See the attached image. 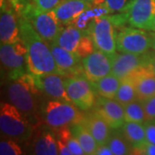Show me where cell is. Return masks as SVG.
Returning a JSON list of instances; mask_svg holds the SVG:
<instances>
[{
    "label": "cell",
    "instance_id": "obj_21",
    "mask_svg": "<svg viewBox=\"0 0 155 155\" xmlns=\"http://www.w3.org/2000/svg\"><path fill=\"white\" fill-rule=\"evenodd\" d=\"M85 32L86 31H83L72 24L67 25L62 28L54 43L67 51L76 53L79 42Z\"/></svg>",
    "mask_w": 155,
    "mask_h": 155
},
{
    "label": "cell",
    "instance_id": "obj_40",
    "mask_svg": "<svg viewBox=\"0 0 155 155\" xmlns=\"http://www.w3.org/2000/svg\"><path fill=\"white\" fill-rule=\"evenodd\" d=\"M150 35H151V39H152V48L153 49V51L155 52V32L153 31L152 33H150Z\"/></svg>",
    "mask_w": 155,
    "mask_h": 155
},
{
    "label": "cell",
    "instance_id": "obj_30",
    "mask_svg": "<svg viewBox=\"0 0 155 155\" xmlns=\"http://www.w3.org/2000/svg\"><path fill=\"white\" fill-rule=\"evenodd\" d=\"M95 49H96V47L93 42V40L86 31L84 34L83 37L79 42L76 54L83 59L84 57L88 56L89 54H91V53H93Z\"/></svg>",
    "mask_w": 155,
    "mask_h": 155
},
{
    "label": "cell",
    "instance_id": "obj_32",
    "mask_svg": "<svg viewBox=\"0 0 155 155\" xmlns=\"http://www.w3.org/2000/svg\"><path fill=\"white\" fill-rule=\"evenodd\" d=\"M132 0H105L108 8L110 13L122 12L124 13Z\"/></svg>",
    "mask_w": 155,
    "mask_h": 155
},
{
    "label": "cell",
    "instance_id": "obj_15",
    "mask_svg": "<svg viewBox=\"0 0 155 155\" xmlns=\"http://www.w3.org/2000/svg\"><path fill=\"white\" fill-rule=\"evenodd\" d=\"M49 48L54 58L57 67L61 70L63 75H78L83 70L82 58L76 53L64 49L54 42L50 43Z\"/></svg>",
    "mask_w": 155,
    "mask_h": 155
},
{
    "label": "cell",
    "instance_id": "obj_39",
    "mask_svg": "<svg viewBox=\"0 0 155 155\" xmlns=\"http://www.w3.org/2000/svg\"><path fill=\"white\" fill-rule=\"evenodd\" d=\"M148 66L155 74V53H150L148 54Z\"/></svg>",
    "mask_w": 155,
    "mask_h": 155
},
{
    "label": "cell",
    "instance_id": "obj_5",
    "mask_svg": "<svg viewBox=\"0 0 155 155\" xmlns=\"http://www.w3.org/2000/svg\"><path fill=\"white\" fill-rule=\"evenodd\" d=\"M28 50L22 39L15 43L1 44V62L9 72V77L15 80L26 74Z\"/></svg>",
    "mask_w": 155,
    "mask_h": 155
},
{
    "label": "cell",
    "instance_id": "obj_25",
    "mask_svg": "<svg viewBox=\"0 0 155 155\" xmlns=\"http://www.w3.org/2000/svg\"><path fill=\"white\" fill-rule=\"evenodd\" d=\"M121 81L122 80L119 78L110 73L99 80L93 82L92 85L100 97L106 98H115L121 84Z\"/></svg>",
    "mask_w": 155,
    "mask_h": 155
},
{
    "label": "cell",
    "instance_id": "obj_19",
    "mask_svg": "<svg viewBox=\"0 0 155 155\" xmlns=\"http://www.w3.org/2000/svg\"><path fill=\"white\" fill-rule=\"evenodd\" d=\"M111 14L110 9L106 5L105 0H93L86 10L81 13L72 25L78 28L87 31L91 23L99 17H105Z\"/></svg>",
    "mask_w": 155,
    "mask_h": 155
},
{
    "label": "cell",
    "instance_id": "obj_38",
    "mask_svg": "<svg viewBox=\"0 0 155 155\" xmlns=\"http://www.w3.org/2000/svg\"><path fill=\"white\" fill-rule=\"evenodd\" d=\"M94 154L96 155H113L112 151L110 148V147L107 144L100 145L98 146L97 149L96 150Z\"/></svg>",
    "mask_w": 155,
    "mask_h": 155
},
{
    "label": "cell",
    "instance_id": "obj_18",
    "mask_svg": "<svg viewBox=\"0 0 155 155\" xmlns=\"http://www.w3.org/2000/svg\"><path fill=\"white\" fill-rule=\"evenodd\" d=\"M91 5V2L84 0H61L54 9L56 16L64 25H72Z\"/></svg>",
    "mask_w": 155,
    "mask_h": 155
},
{
    "label": "cell",
    "instance_id": "obj_11",
    "mask_svg": "<svg viewBox=\"0 0 155 155\" xmlns=\"http://www.w3.org/2000/svg\"><path fill=\"white\" fill-rule=\"evenodd\" d=\"M148 66V54H136L130 53L113 54L111 74L121 80L130 76L138 69Z\"/></svg>",
    "mask_w": 155,
    "mask_h": 155
},
{
    "label": "cell",
    "instance_id": "obj_10",
    "mask_svg": "<svg viewBox=\"0 0 155 155\" xmlns=\"http://www.w3.org/2000/svg\"><path fill=\"white\" fill-rule=\"evenodd\" d=\"M82 64L84 76L93 83L111 73L112 54L97 49L83 58Z\"/></svg>",
    "mask_w": 155,
    "mask_h": 155
},
{
    "label": "cell",
    "instance_id": "obj_26",
    "mask_svg": "<svg viewBox=\"0 0 155 155\" xmlns=\"http://www.w3.org/2000/svg\"><path fill=\"white\" fill-rule=\"evenodd\" d=\"M115 99L121 103L123 106L138 99L135 85L130 78H126L122 79Z\"/></svg>",
    "mask_w": 155,
    "mask_h": 155
},
{
    "label": "cell",
    "instance_id": "obj_4",
    "mask_svg": "<svg viewBox=\"0 0 155 155\" xmlns=\"http://www.w3.org/2000/svg\"><path fill=\"white\" fill-rule=\"evenodd\" d=\"M77 108L72 103L52 100L43 105L41 114L48 126L58 129L83 122L84 116Z\"/></svg>",
    "mask_w": 155,
    "mask_h": 155
},
{
    "label": "cell",
    "instance_id": "obj_34",
    "mask_svg": "<svg viewBox=\"0 0 155 155\" xmlns=\"http://www.w3.org/2000/svg\"><path fill=\"white\" fill-rule=\"evenodd\" d=\"M147 121L155 120V96L143 101Z\"/></svg>",
    "mask_w": 155,
    "mask_h": 155
},
{
    "label": "cell",
    "instance_id": "obj_35",
    "mask_svg": "<svg viewBox=\"0 0 155 155\" xmlns=\"http://www.w3.org/2000/svg\"><path fill=\"white\" fill-rule=\"evenodd\" d=\"M144 125L147 142L155 144V120L146 121L144 122Z\"/></svg>",
    "mask_w": 155,
    "mask_h": 155
},
{
    "label": "cell",
    "instance_id": "obj_28",
    "mask_svg": "<svg viewBox=\"0 0 155 155\" xmlns=\"http://www.w3.org/2000/svg\"><path fill=\"white\" fill-rule=\"evenodd\" d=\"M57 138L61 140L62 141H64L67 144L72 155L85 154L79 141L75 137V135L72 134L71 128L68 127V126L58 128Z\"/></svg>",
    "mask_w": 155,
    "mask_h": 155
},
{
    "label": "cell",
    "instance_id": "obj_27",
    "mask_svg": "<svg viewBox=\"0 0 155 155\" xmlns=\"http://www.w3.org/2000/svg\"><path fill=\"white\" fill-rule=\"evenodd\" d=\"M125 122H140L144 123L147 121L143 102L135 100L124 105Z\"/></svg>",
    "mask_w": 155,
    "mask_h": 155
},
{
    "label": "cell",
    "instance_id": "obj_29",
    "mask_svg": "<svg viewBox=\"0 0 155 155\" xmlns=\"http://www.w3.org/2000/svg\"><path fill=\"white\" fill-rule=\"evenodd\" d=\"M129 142L124 134L119 133H114L110 134V139L107 142V145L110 147V148L112 151L113 154L115 155H125L132 153L131 152L133 149H131L129 147Z\"/></svg>",
    "mask_w": 155,
    "mask_h": 155
},
{
    "label": "cell",
    "instance_id": "obj_23",
    "mask_svg": "<svg viewBox=\"0 0 155 155\" xmlns=\"http://www.w3.org/2000/svg\"><path fill=\"white\" fill-rule=\"evenodd\" d=\"M35 154L38 155H57L59 154L57 139L53 134L44 131L35 140L33 145Z\"/></svg>",
    "mask_w": 155,
    "mask_h": 155
},
{
    "label": "cell",
    "instance_id": "obj_13",
    "mask_svg": "<svg viewBox=\"0 0 155 155\" xmlns=\"http://www.w3.org/2000/svg\"><path fill=\"white\" fill-rule=\"evenodd\" d=\"M94 112L101 116L111 128H120L125 122L124 106L115 98L98 97L96 100Z\"/></svg>",
    "mask_w": 155,
    "mask_h": 155
},
{
    "label": "cell",
    "instance_id": "obj_41",
    "mask_svg": "<svg viewBox=\"0 0 155 155\" xmlns=\"http://www.w3.org/2000/svg\"><path fill=\"white\" fill-rule=\"evenodd\" d=\"M148 30H151V31H154L155 32V17L153 18V20L151 22V24H150L149 28H148Z\"/></svg>",
    "mask_w": 155,
    "mask_h": 155
},
{
    "label": "cell",
    "instance_id": "obj_12",
    "mask_svg": "<svg viewBox=\"0 0 155 155\" xmlns=\"http://www.w3.org/2000/svg\"><path fill=\"white\" fill-rule=\"evenodd\" d=\"M124 14L132 27L148 29L155 17V0H132Z\"/></svg>",
    "mask_w": 155,
    "mask_h": 155
},
{
    "label": "cell",
    "instance_id": "obj_24",
    "mask_svg": "<svg viewBox=\"0 0 155 155\" xmlns=\"http://www.w3.org/2000/svg\"><path fill=\"white\" fill-rule=\"evenodd\" d=\"M71 130L79 141L85 154H94L99 145L97 144V140L87 129V127L83 123H78L72 125L71 127Z\"/></svg>",
    "mask_w": 155,
    "mask_h": 155
},
{
    "label": "cell",
    "instance_id": "obj_7",
    "mask_svg": "<svg viewBox=\"0 0 155 155\" xmlns=\"http://www.w3.org/2000/svg\"><path fill=\"white\" fill-rule=\"evenodd\" d=\"M66 90L72 103L81 110H88L96 104L92 83L87 78L73 75L66 78Z\"/></svg>",
    "mask_w": 155,
    "mask_h": 155
},
{
    "label": "cell",
    "instance_id": "obj_37",
    "mask_svg": "<svg viewBox=\"0 0 155 155\" xmlns=\"http://www.w3.org/2000/svg\"><path fill=\"white\" fill-rule=\"evenodd\" d=\"M57 144H58V149H59V154L61 155H72L70 149L68 148L67 144L62 141L61 140L57 138Z\"/></svg>",
    "mask_w": 155,
    "mask_h": 155
},
{
    "label": "cell",
    "instance_id": "obj_31",
    "mask_svg": "<svg viewBox=\"0 0 155 155\" xmlns=\"http://www.w3.org/2000/svg\"><path fill=\"white\" fill-rule=\"evenodd\" d=\"M1 155H21L22 151L15 140H1L0 141Z\"/></svg>",
    "mask_w": 155,
    "mask_h": 155
},
{
    "label": "cell",
    "instance_id": "obj_36",
    "mask_svg": "<svg viewBox=\"0 0 155 155\" xmlns=\"http://www.w3.org/2000/svg\"><path fill=\"white\" fill-rule=\"evenodd\" d=\"M134 153L147 155H155V144H152L149 142H147L146 144L139 149H133Z\"/></svg>",
    "mask_w": 155,
    "mask_h": 155
},
{
    "label": "cell",
    "instance_id": "obj_9",
    "mask_svg": "<svg viewBox=\"0 0 155 155\" xmlns=\"http://www.w3.org/2000/svg\"><path fill=\"white\" fill-rule=\"evenodd\" d=\"M151 48V35L141 28H124L116 36V49L121 53L144 54Z\"/></svg>",
    "mask_w": 155,
    "mask_h": 155
},
{
    "label": "cell",
    "instance_id": "obj_17",
    "mask_svg": "<svg viewBox=\"0 0 155 155\" xmlns=\"http://www.w3.org/2000/svg\"><path fill=\"white\" fill-rule=\"evenodd\" d=\"M135 85L138 100L145 101L155 96V74L149 66H145L128 76Z\"/></svg>",
    "mask_w": 155,
    "mask_h": 155
},
{
    "label": "cell",
    "instance_id": "obj_42",
    "mask_svg": "<svg viewBox=\"0 0 155 155\" xmlns=\"http://www.w3.org/2000/svg\"><path fill=\"white\" fill-rule=\"evenodd\" d=\"M84 1H88V2H91V1H93V0H84Z\"/></svg>",
    "mask_w": 155,
    "mask_h": 155
},
{
    "label": "cell",
    "instance_id": "obj_2",
    "mask_svg": "<svg viewBox=\"0 0 155 155\" xmlns=\"http://www.w3.org/2000/svg\"><path fill=\"white\" fill-rule=\"evenodd\" d=\"M40 91L34 82L33 76L26 73L10 84L8 96L13 105L26 116H31L37 109V97Z\"/></svg>",
    "mask_w": 155,
    "mask_h": 155
},
{
    "label": "cell",
    "instance_id": "obj_16",
    "mask_svg": "<svg viewBox=\"0 0 155 155\" xmlns=\"http://www.w3.org/2000/svg\"><path fill=\"white\" fill-rule=\"evenodd\" d=\"M20 23L16 14L1 4L0 41L1 44H11L21 40Z\"/></svg>",
    "mask_w": 155,
    "mask_h": 155
},
{
    "label": "cell",
    "instance_id": "obj_8",
    "mask_svg": "<svg viewBox=\"0 0 155 155\" xmlns=\"http://www.w3.org/2000/svg\"><path fill=\"white\" fill-rule=\"evenodd\" d=\"M108 16L99 17L91 23L87 32L93 40L96 49L113 54L116 49L115 26Z\"/></svg>",
    "mask_w": 155,
    "mask_h": 155
},
{
    "label": "cell",
    "instance_id": "obj_3",
    "mask_svg": "<svg viewBox=\"0 0 155 155\" xmlns=\"http://www.w3.org/2000/svg\"><path fill=\"white\" fill-rule=\"evenodd\" d=\"M0 129L6 136L24 141L33 132V126L26 115L12 104L2 103L0 106Z\"/></svg>",
    "mask_w": 155,
    "mask_h": 155
},
{
    "label": "cell",
    "instance_id": "obj_22",
    "mask_svg": "<svg viewBox=\"0 0 155 155\" xmlns=\"http://www.w3.org/2000/svg\"><path fill=\"white\" fill-rule=\"evenodd\" d=\"M122 134L133 149L141 148L147 142L144 123L125 122L122 126Z\"/></svg>",
    "mask_w": 155,
    "mask_h": 155
},
{
    "label": "cell",
    "instance_id": "obj_6",
    "mask_svg": "<svg viewBox=\"0 0 155 155\" xmlns=\"http://www.w3.org/2000/svg\"><path fill=\"white\" fill-rule=\"evenodd\" d=\"M26 19L48 44L55 42L59 34L64 28V25L58 19L54 10L41 12L37 11L34 6L26 13Z\"/></svg>",
    "mask_w": 155,
    "mask_h": 155
},
{
    "label": "cell",
    "instance_id": "obj_1",
    "mask_svg": "<svg viewBox=\"0 0 155 155\" xmlns=\"http://www.w3.org/2000/svg\"><path fill=\"white\" fill-rule=\"evenodd\" d=\"M19 23L21 38L28 50V73L31 75H43L49 73L63 75L56 65L48 43L40 36L32 24L26 18L21 19Z\"/></svg>",
    "mask_w": 155,
    "mask_h": 155
},
{
    "label": "cell",
    "instance_id": "obj_33",
    "mask_svg": "<svg viewBox=\"0 0 155 155\" xmlns=\"http://www.w3.org/2000/svg\"><path fill=\"white\" fill-rule=\"evenodd\" d=\"M61 0H33L35 8L38 11H52L60 4Z\"/></svg>",
    "mask_w": 155,
    "mask_h": 155
},
{
    "label": "cell",
    "instance_id": "obj_14",
    "mask_svg": "<svg viewBox=\"0 0 155 155\" xmlns=\"http://www.w3.org/2000/svg\"><path fill=\"white\" fill-rule=\"evenodd\" d=\"M36 87L48 97L57 100L72 103L66 90V78L61 74L49 73L43 75H32Z\"/></svg>",
    "mask_w": 155,
    "mask_h": 155
},
{
    "label": "cell",
    "instance_id": "obj_20",
    "mask_svg": "<svg viewBox=\"0 0 155 155\" xmlns=\"http://www.w3.org/2000/svg\"><path fill=\"white\" fill-rule=\"evenodd\" d=\"M82 123L93 135L97 144L99 146L107 144L110 136V127L101 116L93 112L88 116H84Z\"/></svg>",
    "mask_w": 155,
    "mask_h": 155
}]
</instances>
